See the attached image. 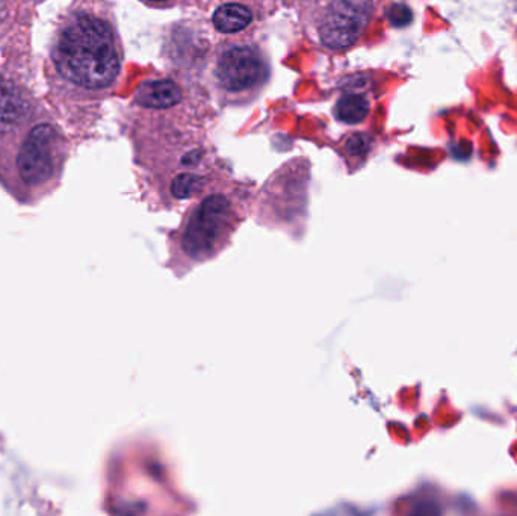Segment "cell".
<instances>
[{
  "label": "cell",
  "instance_id": "8",
  "mask_svg": "<svg viewBox=\"0 0 517 516\" xmlns=\"http://www.w3.org/2000/svg\"><path fill=\"white\" fill-rule=\"evenodd\" d=\"M369 111H371V99L368 94L356 90L345 91L333 108V116L344 125L354 126L365 122Z\"/></svg>",
  "mask_w": 517,
  "mask_h": 516
},
{
  "label": "cell",
  "instance_id": "9",
  "mask_svg": "<svg viewBox=\"0 0 517 516\" xmlns=\"http://www.w3.org/2000/svg\"><path fill=\"white\" fill-rule=\"evenodd\" d=\"M372 147L371 138L365 134H353L344 143V152L348 158H365Z\"/></svg>",
  "mask_w": 517,
  "mask_h": 516
},
{
  "label": "cell",
  "instance_id": "7",
  "mask_svg": "<svg viewBox=\"0 0 517 516\" xmlns=\"http://www.w3.org/2000/svg\"><path fill=\"white\" fill-rule=\"evenodd\" d=\"M254 14L247 5L227 2L214 11L212 23L221 34H239L253 23Z\"/></svg>",
  "mask_w": 517,
  "mask_h": 516
},
{
  "label": "cell",
  "instance_id": "1",
  "mask_svg": "<svg viewBox=\"0 0 517 516\" xmlns=\"http://www.w3.org/2000/svg\"><path fill=\"white\" fill-rule=\"evenodd\" d=\"M251 194L245 185L221 182L194 200L179 227L168 232L167 268L177 277L217 258L250 212Z\"/></svg>",
  "mask_w": 517,
  "mask_h": 516
},
{
  "label": "cell",
  "instance_id": "5",
  "mask_svg": "<svg viewBox=\"0 0 517 516\" xmlns=\"http://www.w3.org/2000/svg\"><path fill=\"white\" fill-rule=\"evenodd\" d=\"M64 140L50 123L34 126L16 158V176L26 190H41L58 176Z\"/></svg>",
  "mask_w": 517,
  "mask_h": 516
},
{
  "label": "cell",
  "instance_id": "2",
  "mask_svg": "<svg viewBox=\"0 0 517 516\" xmlns=\"http://www.w3.org/2000/svg\"><path fill=\"white\" fill-rule=\"evenodd\" d=\"M52 63L64 84L87 97L114 88L123 67V47L114 23L102 14L81 11L61 26Z\"/></svg>",
  "mask_w": 517,
  "mask_h": 516
},
{
  "label": "cell",
  "instance_id": "6",
  "mask_svg": "<svg viewBox=\"0 0 517 516\" xmlns=\"http://www.w3.org/2000/svg\"><path fill=\"white\" fill-rule=\"evenodd\" d=\"M185 99L182 87L171 79H149L138 87L134 102L141 108L165 111L180 105Z\"/></svg>",
  "mask_w": 517,
  "mask_h": 516
},
{
  "label": "cell",
  "instance_id": "10",
  "mask_svg": "<svg viewBox=\"0 0 517 516\" xmlns=\"http://www.w3.org/2000/svg\"><path fill=\"white\" fill-rule=\"evenodd\" d=\"M143 2L153 8H171L176 7L183 0H143Z\"/></svg>",
  "mask_w": 517,
  "mask_h": 516
},
{
  "label": "cell",
  "instance_id": "4",
  "mask_svg": "<svg viewBox=\"0 0 517 516\" xmlns=\"http://www.w3.org/2000/svg\"><path fill=\"white\" fill-rule=\"evenodd\" d=\"M265 50L251 41H226L215 49L211 87L224 105H245L256 99L270 81Z\"/></svg>",
  "mask_w": 517,
  "mask_h": 516
},
{
  "label": "cell",
  "instance_id": "3",
  "mask_svg": "<svg viewBox=\"0 0 517 516\" xmlns=\"http://www.w3.org/2000/svg\"><path fill=\"white\" fill-rule=\"evenodd\" d=\"M380 0H298L304 34L319 49L345 52L359 43L377 14Z\"/></svg>",
  "mask_w": 517,
  "mask_h": 516
}]
</instances>
